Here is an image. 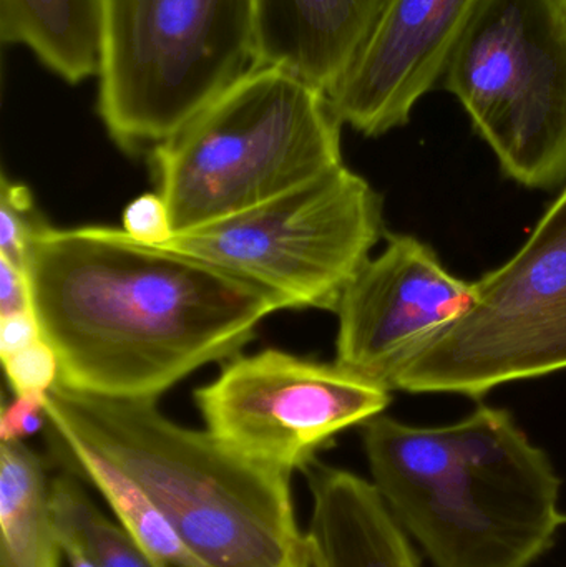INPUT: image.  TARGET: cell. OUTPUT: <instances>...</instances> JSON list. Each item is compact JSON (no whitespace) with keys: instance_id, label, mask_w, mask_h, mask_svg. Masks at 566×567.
<instances>
[{"instance_id":"ffe728a7","label":"cell","mask_w":566,"mask_h":567,"mask_svg":"<svg viewBox=\"0 0 566 567\" xmlns=\"http://www.w3.org/2000/svg\"><path fill=\"white\" fill-rule=\"evenodd\" d=\"M123 231L146 246H162L173 238L172 215L159 193H146L126 206Z\"/></svg>"},{"instance_id":"4fadbf2b","label":"cell","mask_w":566,"mask_h":567,"mask_svg":"<svg viewBox=\"0 0 566 567\" xmlns=\"http://www.w3.org/2000/svg\"><path fill=\"white\" fill-rule=\"evenodd\" d=\"M311 493V567H422L421 556L371 480L315 460L301 470Z\"/></svg>"},{"instance_id":"3957f363","label":"cell","mask_w":566,"mask_h":567,"mask_svg":"<svg viewBox=\"0 0 566 567\" xmlns=\"http://www.w3.org/2000/svg\"><path fill=\"white\" fill-rule=\"evenodd\" d=\"M49 426L95 446L148 495L199 567H311L288 470L166 419L153 400L56 383Z\"/></svg>"},{"instance_id":"6da1fadb","label":"cell","mask_w":566,"mask_h":567,"mask_svg":"<svg viewBox=\"0 0 566 567\" xmlns=\"http://www.w3.org/2000/svg\"><path fill=\"white\" fill-rule=\"evenodd\" d=\"M27 272L60 385L110 399L156 402L195 370L238 355L285 309L256 284L109 226L42 223Z\"/></svg>"},{"instance_id":"ac0fdd59","label":"cell","mask_w":566,"mask_h":567,"mask_svg":"<svg viewBox=\"0 0 566 567\" xmlns=\"http://www.w3.org/2000/svg\"><path fill=\"white\" fill-rule=\"evenodd\" d=\"M42 223L33 212L30 189L3 175L0 179V256L27 269L29 239Z\"/></svg>"},{"instance_id":"9c48e42d","label":"cell","mask_w":566,"mask_h":567,"mask_svg":"<svg viewBox=\"0 0 566 567\" xmlns=\"http://www.w3.org/2000/svg\"><path fill=\"white\" fill-rule=\"evenodd\" d=\"M195 400L216 439L295 473L318 460L339 433L382 415L391 390L339 363L268 349L229 359Z\"/></svg>"},{"instance_id":"7402d4cb","label":"cell","mask_w":566,"mask_h":567,"mask_svg":"<svg viewBox=\"0 0 566 567\" xmlns=\"http://www.w3.org/2000/svg\"><path fill=\"white\" fill-rule=\"evenodd\" d=\"M33 310L29 272L0 256V317Z\"/></svg>"},{"instance_id":"277c9868","label":"cell","mask_w":566,"mask_h":567,"mask_svg":"<svg viewBox=\"0 0 566 567\" xmlns=\"http://www.w3.org/2000/svg\"><path fill=\"white\" fill-rule=\"evenodd\" d=\"M325 93L255 66L150 152L175 233L248 212L344 165Z\"/></svg>"},{"instance_id":"44dd1931","label":"cell","mask_w":566,"mask_h":567,"mask_svg":"<svg viewBox=\"0 0 566 567\" xmlns=\"http://www.w3.org/2000/svg\"><path fill=\"white\" fill-rule=\"evenodd\" d=\"M45 402L47 393H27L16 395L12 402L3 405L0 415V440L23 442L49 425Z\"/></svg>"},{"instance_id":"d4e9b609","label":"cell","mask_w":566,"mask_h":567,"mask_svg":"<svg viewBox=\"0 0 566 567\" xmlns=\"http://www.w3.org/2000/svg\"><path fill=\"white\" fill-rule=\"evenodd\" d=\"M565 2H566V0H565Z\"/></svg>"},{"instance_id":"2e32d148","label":"cell","mask_w":566,"mask_h":567,"mask_svg":"<svg viewBox=\"0 0 566 567\" xmlns=\"http://www.w3.org/2000/svg\"><path fill=\"white\" fill-rule=\"evenodd\" d=\"M49 430L50 445L66 472L99 489L135 542L163 567H199L183 546L173 526L153 505L138 483L106 458L95 446L63 430Z\"/></svg>"},{"instance_id":"8992f818","label":"cell","mask_w":566,"mask_h":567,"mask_svg":"<svg viewBox=\"0 0 566 567\" xmlns=\"http://www.w3.org/2000/svg\"><path fill=\"white\" fill-rule=\"evenodd\" d=\"M442 83L508 178L566 179V2L478 0Z\"/></svg>"},{"instance_id":"ba28073f","label":"cell","mask_w":566,"mask_h":567,"mask_svg":"<svg viewBox=\"0 0 566 567\" xmlns=\"http://www.w3.org/2000/svg\"><path fill=\"white\" fill-rule=\"evenodd\" d=\"M474 284L475 306L405 363L394 390L477 399L566 369V186L521 251Z\"/></svg>"},{"instance_id":"7a4b0ae2","label":"cell","mask_w":566,"mask_h":567,"mask_svg":"<svg viewBox=\"0 0 566 567\" xmlns=\"http://www.w3.org/2000/svg\"><path fill=\"white\" fill-rule=\"evenodd\" d=\"M372 485L434 567H532L566 523L562 478L507 410L447 426L362 425Z\"/></svg>"},{"instance_id":"52a82bcc","label":"cell","mask_w":566,"mask_h":567,"mask_svg":"<svg viewBox=\"0 0 566 567\" xmlns=\"http://www.w3.org/2000/svg\"><path fill=\"white\" fill-rule=\"evenodd\" d=\"M384 231L382 198L338 166L248 212L175 233L182 252L278 297L285 309L336 310Z\"/></svg>"},{"instance_id":"8fae6325","label":"cell","mask_w":566,"mask_h":567,"mask_svg":"<svg viewBox=\"0 0 566 567\" xmlns=\"http://www.w3.org/2000/svg\"><path fill=\"white\" fill-rule=\"evenodd\" d=\"M478 0H388L351 72L328 96L342 125L381 136L408 125L444 76Z\"/></svg>"},{"instance_id":"9a60e30c","label":"cell","mask_w":566,"mask_h":567,"mask_svg":"<svg viewBox=\"0 0 566 567\" xmlns=\"http://www.w3.org/2000/svg\"><path fill=\"white\" fill-rule=\"evenodd\" d=\"M50 483L25 443H0V567H60Z\"/></svg>"},{"instance_id":"603a6c76","label":"cell","mask_w":566,"mask_h":567,"mask_svg":"<svg viewBox=\"0 0 566 567\" xmlns=\"http://www.w3.org/2000/svg\"><path fill=\"white\" fill-rule=\"evenodd\" d=\"M42 329L35 312H19L0 317V357L27 349L42 340Z\"/></svg>"},{"instance_id":"7c38bea8","label":"cell","mask_w":566,"mask_h":567,"mask_svg":"<svg viewBox=\"0 0 566 567\" xmlns=\"http://www.w3.org/2000/svg\"><path fill=\"white\" fill-rule=\"evenodd\" d=\"M388 0H256L255 66L331 95L364 50Z\"/></svg>"},{"instance_id":"e0dca14e","label":"cell","mask_w":566,"mask_h":567,"mask_svg":"<svg viewBox=\"0 0 566 567\" xmlns=\"http://www.w3.org/2000/svg\"><path fill=\"white\" fill-rule=\"evenodd\" d=\"M50 506L56 535L75 539L96 566L163 567L125 528L105 518L73 473H60L52 478Z\"/></svg>"},{"instance_id":"d6986e66","label":"cell","mask_w":566,"mask_h":567,"mask_svg":"<svg viewBox=\"0 0 566 567\" xmlns=\"http://www.w3.org/2000/svg\"><path fill=\"white\" fill-rule=\"evenodd\" d=\"M2 362L7 382L16 395L49 393L59 383V357L45 339L3 357Z\"/></svg>"},{"instance_id":"cb8c5ba5","label":"cell","mask_w":566,"mask_h":567,"mask_svg":"<svg viewBox=\"0 0 566 567\" xmlns=\"http://www.w3.org/2000/svg\"><path fill=\"white\" fill-rule=\"evenodd\" d=\"M56 538H59L60 549H62V555L66 556L70 567H99L75 539L63 535H56Z\"/></svg>"},{"instance_id":"5b68a950","label":"cell","mask_w":566,"mask_h":567,"mask_svg":"<svg viewBox=\"0 0 566 567\" xmlns=\"http://www.w3.org/2000/svg\"><path fill=\"white\" fill-rule=\"evenodd\" d=\"M256 0H102L99 110L152 152L255 69Z\"/></svg>"},{"instance_id":"5bb4252c","label":"cell","mask_w":566,"mask_h":567,"mask_svg":"<svg viewBox=\"0 0 566 567\" xmlns=\"http://www.w3.org/2000/svg\"><path fill=\"white\" fill-rule=\"evenodd\" d=\"M0 39L70 85L99 76L102 0H0Z\"/></svg>"},{"instance_id":"30bf717a","label":"cell","mask_w":566,"mask_h":567,"mask_svg":"<svg viewBox=\"0 0 566 567\" xmlns=\"http://www.w3.org/2000/svg\"><path fill=\"white\" fill-rule=\"evenodd\" d=\"M475 302V284L452 276L431 246L388 235V248L359 269L336 307V363L394 390L405 363Z\"/></svg>"}]
</instances>
